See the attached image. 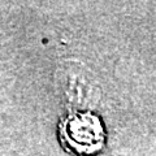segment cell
<instances>
[{
    "mask_svg": "<svg viewBox=\"0 0 156 156\" xmlns=\"http://www.w3.org/2000/svg\"><path fill=\"white\" fill-rule=\"evenodd\" d=\"M61 140L66 148L80 155H91L104 143V129L91 112H74L60 124Z\"/></svg>",
    "mask_w": 156,
    "mask_h": 156,
    "instance_id": "6da1fadb",
    "label": "cell"
}]
</instances>
